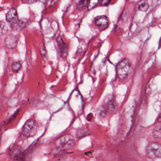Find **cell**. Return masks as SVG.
Listing matches in <instances>:
<instances>
[{"label": "cell", "instance_id": "2e32d148", "mask_svg": "<svg viewBox=\"0 0 161 161\" xmlns=\"http://www.w3.org/2000/svg\"><path fill=\"white\" fill-rule=\"evenodd\" d=\"M22 65L19 61L14 62L12 64V69L13 72H18L21 69Z\"/></svg>", "mask_w": 161, "mask_h": 161}, {"label": "cell", "instance_id": "6da1fadb", "mask_svg": "<svg viewBox=\"0 0 161 161\" xmlns=\"http://www.w3.org/2000/svg\"><path fill=\"white\" fill-rule=\"evenodd\" d=\"M132 70L131 63L128 59L121 61L117 67V73L119 78L121 80L127 79L130 75Z\"/></svg>", "mask_w": 161, "mask_h": 161}, {"label": "cell", "instance_id": "7c38bea8", "mask_svg": "<svg viewBox=\"0 0 161 161\" xmlns=\"http://www.w3.org/2000/svg\"><path fill=\"white\" fill-rule=\"evenodd\" d=\"M149 4L147 0H141L138 3V9L141 12H145L148 9Z\"/></svg>", "mask_w": 161, "mask_h": 161}, {"label": "cell", "instance_id": "4fadbf2b", "mask_svg": "<svg viewBox=\"0 0 161 161\" xmlns=\"http://www.w3.org/2000/svg\"><path fill=\"white\" fill-rule=\"evenodd\" d=\"M153 136L156 139H160L161 136V125L160 124L154 127L152 131Z\"/></svg>", "mask_w": 161, "mask_h": 161}, {"label": "cell", "instance_id": "52a82bcc", "mask_svg": "<svg viewBox=\"0 0 161 161\" xmlns=\"http://www.w3.org/2000/svg\"><path fill=\"white\" fill-rule=\"evenodd\" d=\"M18 39L17 36L14 35L7 36L4 40L5 46L9 49H14L17 46Z\"/></svg>", "mask_w": 161, "mask_h": 161}, {"label": "cell", "instance_id": "8fae6325", "mask_svg": "<svg viewBox=\"0 0 161 161\" xmlns=\"http://www.w3.org/2000/svg\"><path fill=\"white\" fill-rule=\"evenodd\" d=\"M118 106L115 101L111 99L109 101L107 104V110L110 114H114L117 112Z\"/></svg>", "mask_w": 161, "mask_h": 161}, {"label": "cell", "instance_id": "9a60e30c", "mask_svg": "<svg viewBox=\"0 0 161 161\" xmlns=\"http://www.w3.org/2000/svg\"><path fill=\"white\" fill-rule=\"evenodd\" d=\"M89 3V0H80L78 4L79 10H84L86 9Z\"/></svg>", "mask_w": 161, "mask_h": 161}, {"label": "cell", "instance_id": "30bf717a", "mask_svg": "<svg viewBox=\"0 0 161 161\" xmlns=\"http://www.w3.org/2000/svg\"><path fill=\"white\" fill-rule=\"evenodd\" d=\"M56 41L62 56L63 57H66L68 52V48L66 44L61 36H58L57 37Z\"/></svg>", "mask_w": 161, "mask_h": 161}, {"label": "cell", "instance_id": "3957f363", "mask_svg": "<svg viewBox=\"0 0 161 161\" xmlns=\"http://www.w3.org/2000/svg\"><path fill=\"white\" fill-rule=\"evenodd\" d=\"M146 153L149 158L155 159L161 157V147L160 144L155 142L150 143L146 149Z\"/></svg>", "mask_w": 161, "mask_h": 161}, {"label": "cell", "instance_id": "7a4b0ae2", "mask_svg": "<svg viewBox=\"0 0 161 161\" xmlns=\"http://www.w3.org/2000/svg\"><path fill=\"white\" fill-rule=\"evenodd\" d=\"M74 138L69 134L65 135L57 139L55 142L56 147L62 150L71 149L74 145Z\"/></svg>", "mask_w": 161, "mask_h": 161}, {"label": "cell", "instance_id": "8992f818", "mask_svg": "<svg viewBox=\"0 0 161 161\" xmlns=\"http://www.w3.org/2000/svg\"><path fill=\"white\" fill-rule=\"evenodd\" d=\"M95 23L98 28L101 30H104L108 27L109 19L106 16H99L95 18Z\"/></svg>", "mask_w": 161, "mask_h": 161}, {"label": "cell", "instance_id": "277c9868", "mask_svg": "<svg viewBox=\"0 0 161 161\" xmlns=\"http://www.w3.org/2000/svg\"><path fill=\"white\" fill-rule=\"evenodd\" d=\"M23 134L27 137H32L36 135L37 131V125L33 119H29L23 126Z\"/></svg>", "mask_w": 161, "mask_h": 161}, {"label": "cell", "instance_id": "ba28073f", "mask_svg": "<svg viewBox=\"0 0 161 161\" xmlns=\"http://www.w3.org/2000/svg\"><path fill=\"white\" fill-rule=\"evenodd\" d=\"M30 22L27 19H19L16 23L11 25V28L14 31H19L29 25Z\"/></svg>", "mask_w": 161, "mask_h": 161}, {"label": "cell", "instance_id": "5b68a950", "mask_svg": "<svg viewBox=\"0 0 161 161\" xmlns=\"http://www.w3.org/2000/svg\"><path fill=\"white\" fill-rule=\"evenodd\" d=\"M9 155L14 160H24V154L22 148L17 145L13 144L8 149Z\"/></svg>", "mask_w": 161, "mask_h": 161}, {"label": "cell", "instance_id": "d6986e66", "mask_svg": "<svg viewBox=\"0 0 161 161\" xmlns=\"http://www.w3.org/2000/svg\"><path fill=\"white\" fill-rule=\"evenodd\" d=\"M111 2V0H100V5L102 6H108L110 4Z\"/></svg>", "mask_w": 161, "mask_h": 161}, {"label": "cell", "instance_id": "5bb4252c", "mask_svg": "<svg viewBox=\"0 0 161 161\" xmlns=\"http://www.w3.org/2000/svg\"><path fill=\"white\" fill-rule=\"evenodd\" d=\"M8 27L5 22L0 21V36L6 34L8 32Z\"/></svg>", "mask_w": 161, "mask_h": 161}, {"label": "cell", "instance_id": "e0dca14e", "mask_svg": "<svg viewBox=\"0 0 161 161\" xmlns=\"http://www.w3.org/2000/svg\"><path fill=\"white\" fill-rule=\"evenodd\" d=\"M89 134V131L86 129H82L78 132L77 136L79 137H84Z\"/></svg>", "mask_w": 161, "mask_h": 161}, {"label": "cell", "instance_id": "9c48e42d", "mask_svg": "<svg viewBox=\"0 0 161 161\" xmlns=\"http://www.w3.org/2000/svg\"><path fill=\"white\" fill-rule=\"evenodd\" d=\"M6 20L11 25L16 23L19 20L18 15L16 10L14 8L10 9L6 14Z\"/></svg>", "mask_w": 161, "mask_h": 161}, {"label": "cell", "instance_id": "ac0fdd59", "mask_svg": "<svg viewBox=\"0 0 161 161\" xmlns=\"http://www.w3.org/2000/svg\"><path fill=\"white\" fill-rule=\"evenodd\" d=\"M106 114H107V110L104 107H102L98 111L99 115L101 117H104L106 115Z\"/></svg>", "mask_w": 161, "mask_h": 161}]
</instances>
